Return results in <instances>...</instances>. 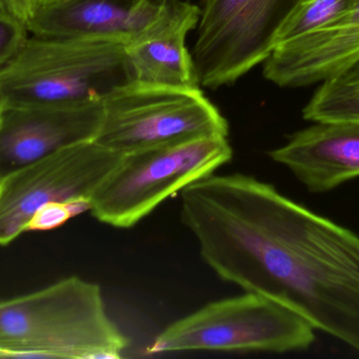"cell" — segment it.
<instances>
[{
	"label": "cell",
	"mask_w": 359,
	"mask_h": 359,
	"mask_svg": "<svg viewBox=\"0 0 359 359\" xmlns=\"http://www.w3.org/2000/svg\"><path fill=\"white\" fill-rule=\"evenodd\" d=\"M228 137L186 139L124 154L90 200V213L105 225L130 229L190 183L231 160Z\"/></svg>",
	"instance_id": "277c9868"
},
{
	"label": "cell",
	"mask_w": 359,
	"mask_h": 359,
	"mask_svg": "<svg viewBox=\"0 0 359 359\" xmlns=\"http://www.w3.org/2000/svg\"><path fill=\"white\" fill-rule=\"evenodd\" d=\"M0 12L11 13V14L14 15L12 8H11V4L8 0H0Z\"/></svg>",
	"instance_id": "ac0fdd59"
},
{
	"label": "cell",
	"mask_w": 359,
	"mask_h": 359,
	"mask_svg": "<svg viewBox=\"0 0 359 359\" xmlns=\"http://www.w3.org/2000/svg\"><path fill=\"white\" fill-rule=\"evenodd\" d=\"M27 27L11 13L0 12V67L12 60L27 38Z\"/></svg>",
	"instance_id": "2e32d148"
},
{
	"label": "cell",
	"mask_w": 359,
	"mask_h": 359,
	"mask_svg": "<svg viewBox=\"0 0 359 359\" xmlns=\"http://www.w3.org/2000/svg\"><path fill=\"white\" fill-rule=\"evenodd\" d=\"M95 141L124 155L186 139L229 134L227 120L200 88L133 81L102 100Z\"/></svg>",
	"instance_id": "8992f818"
},
{
	"label": "cell",
	"mask_w": 359,
	"mask_h": 359,
	"mask_svg": "<svg viewBox=\"0 0 359 359\" xmlns=\"http://www.w3.org/2000/svg\"><path fill=\"white\" fill-rule=\"evenodd\" d=\"M316 329L280 303L255 293L207 303L155 337L147 355L177 352H264L307 350Z\"/></svg>",
	"instance_id": "5b68a950"
},
{
	"label": "cell",
	"mask_w": 359,
	"mask_h": 359,
	"mask_svg": "<svg viewBox=\"0 0 359 359\" xmlns=\"http://www.w3.org/2000/svg\"><path fill=\"white\" fill-rule=\"evenodd\" d=\"M359 58V0L337 22L276 46L264 77L280 88L320 84Z\"/></svg>",
	"instance_id": "7c38bea8"
},
{
	"label": "cell",
	"mask_w": 359,
	"mask_h": 359,
	"mask_svg": "<svg viewBox=\"0 0 359 359\" xmlns=\"http://www.w3.org/2000/svg\"><path fill=\"white\" fill-rule=\"evenodd\" d=\"M102 101L0 107V181L67 148L95 141Z\"/></svg>",
	"instance_id": "9c48e42d"
},
{
	"label": "cell",
	"mask_w": 359,
	"mask_h": 359,
	"mask_svg": "<svg viewBox=\"0 0 359 359\" xmlns=\"http://www.w3.org/2000/svg\"><path fill=\"white\" fill-rule=\"evenodd\" d=\"M354 2L355 0H301L283 25L276 46L337 22Z\"/></svg>",
	"instance_id": "9a60e30c"
},
{
	"label": "cell",
	"mask_w": 359,
	"mask_h": 359,
	"mask_svg": "<svg viewBox=\"0 0 359 359\" xmlns=\"http://www.w3.org/2000/svg\"><path fill=\"white\" fill-rule=\"evenodd\" d=\"M128 346L100 286L77 276L0 303V356L116 359Z\"/></svg>",
	"instance_id": "7a4b0ae2"
},
{
	"label": "cell",
	"mask_w": 359,
	"mask_h": 359,
	"mask_svg": "<svg viewBox=\"0 0 359 359\" xmlns=\"http://www.w3.org/2000/svg\"><path fill=\"white\" fill-rule=\"evenodd\" d=\"M130 81L124 42L33 35L0 67V107L97 103Z\"/></svg>",
	"instance_id": "3957f363"
},
{
	"label": "cell",
	"mask_w": 359,
	"mask_h": 359,
	"mask_svg": "<svg viewBox=\"0 0 359 359\" xmlns=\"http://www.w3.org/2000/svg\"><path fill=\"white\" fill-rule=\"evenodd\" d=\"M301 0H203L192 60L200 86L233 84L270 56Z\"/></svg>",
	"instance_id": "52a82bcc"
},
{
	"label": "cell",
	"mask_w": 359,
	"mask_h": 359,
	"mask_svg": "<svg viewBox=\"0 0 359 359\" xmlns=\"http://www.w3.org/2000/svg\"><path fill=\"white\" fill-rule=\"evenodd\" d=\"M303 117L312 122H359V59L320 82Z\"/></svg>",
	"instance_id": "5bb4252c"
},
{
	"label": "cell",
	"mask_w": 359,
	"mask_h": 359,
	"mask_svg": "<svg viewBox=\"0 0 359 359\" xmlns=\"http://www.w3.org/2000/svg\"><path fill=\"white\" fill-rule=\"evenodd\" d=\"M50 1H54V0H40V2H50Z\"/></svg>",
	"instance_id": "d6986e66"
},
{
	"label": "cell",
	"mask_w": 359,
	"mask_h": 359,
	"mask_svg": "<svg viewBox=\"0 0 359 359\" xmlns=\"http://www.w3.org/2000/svg\"><path fill=\"white\" fill-rule=\"evenodd\" d=\"M201 8L181 0H165L159 14L126 44L133 80L176 86L200 88L186 37L198 25Z\"/></svg>",
	"instance_id": "8fae6325"
},
{
	"label": "cell",
	"mask_w": 359,
	"mask_h": 359,
	"mask_svg": "<svg viewBox=\"0 0 359 359\" xmlns=\"http://www.w3.org/2000/svg\"><path fill=\"white\" fill-rule=\"evenodd\" d=\"M165 0L40 2L25 23L41 37L111 39L128 44L159 14Z\"/></svg>",
	"instance_id": "30bf717a"
},
{
	"label": "cell",
	"mask_w": 359,
	"mask_h": 359,
	"mask_svg": "<svg viewBox=\"0 0 359 359\" xmlns=\"http://www.w3.org/2000/svg\"><path fill=\"white\" fill-rule=\"evenodd\" d=\"M8 1L15 16L25 25L40 4V0H8Z\"/></svg>",
	"instance_id": "e0dca14e"
},
{
	"label": "cell",
	"mask_w": 359,
	"mask_h": 359,
	"mask_svg": "<svg viewBox=\"0 0 359 359\" xmlns=\"http://www.w3.org/2000/svg\"><path fill=\"white\" fill-rule=\"evenodd\" d=\"M121 154L95 141L67 148L0 181V246L25 232L46 209L90 202Z\"/></svg>",
	"instance_id": "ba28073f"
},
{
	"label": "cell",
	"mask_w": 359,
	"mask_h": 359,
	"mask_svg": "<svg viewBox=\"0 0 359 359\" xmlns=\"http://www.w3.org/2000/svg\"><path fill=\"white\" fill-rule=\"evenodd\" d=\"M312 193L359 177V122H316L269 152Z\"/></svg>",
	"instance_id": "4fadbf2b"
},
{
	"label": "cell",
	"mask_w": 359,
	"mask_h": 359,
	"mask_svg": "<svg viewBox=\"0 0 359 359\" xmlns=\"http://www.w3.org/2000/svg\"><path fill=\"white\" fill-rule=\"evenodd\" d=\"M184 225L224 282L262 295L359 352V235L248 175H215Z\"/></svg>",
	"instance_id": "6da1fadb"
}]
</instances>
